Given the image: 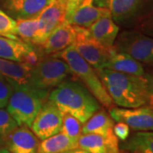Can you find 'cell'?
I'll use <instances>...</instances> for the list:
<instances>
[{"mask_svg":"<svg viewBox=\"0 0 153 153\" xmlns=\"http://www.w3.org/2000/svg\"><path fill=\"white\" fill-rule=\"evenodd\" d=\"M11 82L13 90L7 104V111L17 125L31 127L40 108L48 100L49 94L32 85H17Z\"/></svg>","mask_w":153,"mask_h":153,"instance_id":"obj_3","label":"cell"},{"mask_svg":"<svg viewBox=\"0 0 153 153\" xmlns=\"http://www.w3.org/2000/svg\"><path fill=\"white\" fill-rule=\"evenodd\" d=\"M75 35V27L64 22L53 30L38 47L45 55H55L72 45Z\"/></svg>","mask_w":153,"mask_h":153,"instance_id":"obj_13","label":"cell"},{"mask_svg":"<svg viewBox=\"0 0 153 153\" xmlns=\"http://www.w3.org/2000/svg\"><path fill=\"white\" fill-rule=\"evenodd\" d=\"M114 49L140 63L153 64V38L136 29H125L117 35Z\"/></svg>","mask_w":153,"mask_h":153,"instance_id":"obj_7","label":"cell"},{"mask_svg":"<svg viewBox=\"0 0 153 153\" xmlns=\"http://www.w3.org/2000/svg\"><path fill=\"white\" fill-rule=\"evenodd\" d=\"M75 27V40L73 47L82 59L96 71L104 68L111 49H105L94 41L88 34L87 28Z\"/></svg>","mask_w":153,"mask_h":153,"instance_id":"obj_8","label":"cell"},{"mask_svg":"<svg viewBox=\"0 0 153 153\" xmlns=\"http://www.w3.org/2000/svg\"><path fill=\"white\" fill-rule=\"evenodd\" d=\"M36 50L35 47L21 39L0 36V58L5 60L25 62L28 55Z\"/></svg>","mask_w":153,"mask_h":153,"instance_id":"obj_19","label":"cell"},{"mask_svg":"<svg viewBox=\"0 0 153 153\" xmlns=\"http://www.w3.org/2000/svg\"><path fill=\"white\" fill-rule=\"evenodd\" d=\"M0 153H10V151L7 149V148L4 147V148H0Z\"/></svg>","mask_w":153,"mask_h":153,"instance_id":"obj_33","label":"cell"},{"mask_svg":"<svg viewBox=\"0 0 153 153\" xmlns=\"http://www.w3.org/2000/svg\"><path fill=\"white\" fill-rule=\"evenodd\" d=\"M108 14V10L94 5V0H68L65 22L72 26L88 28Z\"/></svg>","mask_w":153,"mask_h":153,"instance_id":"obj_9","label":"cell"},{"mask_svg":"<svg viewBox=\"0 0 153 153\" xmlns=\"http://www.w3.org/2000/svg\"><path fill=\"white\" fill-rule=\"evenodd\" d=\"M82 123L73 116L62 112V127L60 132L76 142L82 134Z\"/></svg>","mask_w":153,"mask_h":153,"instance_id":"obj_25","label":"cell"},{"mask_svg":"<svg viewBox=\"0 0 153 153\" xmlns=\"http://www.w3.org/2000/svg\"><path fill=\"white\" fill-rule=\"evenodd\" d=\"M114 120L104 110L100 109L82 125V134H96L107 137L114 134Z\"/></svg>","mask_w":153,"mask_h":153,"instance_id":"obj_21","label":"cell"},{"mask_svg":"<svg viewBox=\"0 0 153 153\" xmlns=\"http://www.w3.org/2000/svg\"><path fill=\"white\" fill-rule=\"evenodd\" d=\"M152 91H153V88L152 87Z\"/></svg>","mask_w":153,"mask_h":153,"instance_id":"obj_34","label":"cell"},{"mask_svg":"<svg viewBox=\"0 0 153 153\" xmlns=\"http://www.w3.org/2000/svg\"><path fill=\"white\" fill-rule=\"evenodd\" d=\"M71 74L66 61L56 56L44 57L32 67L30 84L44 93L49 94Z\"/></svg>","mask_w":153,"mask_h":153,"instance_id":"obj_6","label":"cell"},{"mask_svg":"<svg viewBox=\"0 0 153 153\" xmlns=\"http://www.w3.org/2000/svg\"><path fill=\"white\" fill-rule=\"evenodd\" d=\"M149 105L152 107L153 109V91L152 90V93H151V95H150V99H149Z\"/></svg>","mask_w":153,"mask_h":153,"instance_id":"obj_32","label":"cell"},{"mask_svg":"<svg viewBox=\"0 0 153 153\" xmlns=\"http://www.w3.org/2000/svg\"><path fill=\"white\" fill-rule=\"evenodd\" d=\"M141 33L153 38V12L146 17L143 18L134 27Z\"/></svg>","mask_w":153,"mask_h":153,"instance_id":"obj_29","label":"cell"},{"mask_svg":"<svg viewBox=\"0 0 153 153\" xmlns=\"http://www.w3.org/2000/svg\"><path fill=\"white\" fill-rule=\"evenodd\" d=\"M77 147L90 153H122L118 139L114 134L107 137L96 134H81L77 140Z\"/></svg>","mask_w":153,"mask_h":153,"instance_id":"obj_17","label":"cell"},{"mask_svg":"<svg viewBox=\"0 0 153 153\" xmlns=\"http://www.w3.org/2000/svg\"><path fill=\"white\" fill-rule=\"evenodd\" d=\"M13 87L10 81L0 74V108H5L9 102Z\"/></svg>","mask_w":153,"mask_h":153,"instance_id":"obj_28","label":"cell"},{"mask_svg":"<svg viewBox=\"0 0 153 153\" xmlns=\"http://www.w3.org/2000/svg\"><path fill=\"white\" fill-rule=\"evenodd\" d=\"M54 0H4L6 13L14 20L37 18Z\"/></svg>","mask_w":153,"mask_h":153,"instance_id":"obj_14","label":"cell"},{"mask_svg":"<svg viewBox=\"0 0 153 153\" xmlns=\"http://www.w3.org/2000/svg\"><path fill=\"white\" fill-rule=\"evenodd\" d=\"M16 34L23 42L34 46L35 38L38 30V20L37 18L16 20Z\"/></svg>","mask_w":153,"mask_h":153,"instance_id":"obj_24","label":"cell"},{"mask_svg":"<svg viewBox=\"0 0 153 153\" xmlns=\"http://www.w3.org/2000/svg\"><path fill=\"white\" fill-rule=\"evenodd\" d=\"M68 0H54L38 16V30L34 46H40L50 33L65 22Z\"/></svg>","mask_w":153,"mask_h":153,"instance_id":"obj_12","label":"cell"},{"mask_svg":"<svg viewBox=\"0 0 153 153\" xmlns=\"http://www.w3.org/2000/svg\"><path fill=\"white\" fill-rule=\"evenodd\" d=\"M61 112L69 113L83 124L96 111L101 109L100 103L83 83L75 78H66L49 94Z\"/></svg>","mask_w":153,"mask_h":153,"instance_id":"obj_2","label":"cell"},{"mask_svg":"<svg viewBox=\"0 0 153 153\" xmlns=\"http://www.w3.org/2000/svg\"><path fill=\"white\" fill-rule=\"evenodd\" d=\"M96 71L113 104L123 108H135L149 103L152 83L145 76H135L106 68Z\"/></svg>","mask_w":153,"mask_h":153,"instance_id":"obj_1","label":"cell"},{"mask_svg":"<svg viewBox=\"0 0 153 153\" xmlns=\"http://www.w3.org/2000/svg\"><path fill=\"white\" fill-rule=\"evenodd\" d=\"M77 147V142L60 132L39 142L36 153H61Z\"/></svg>","mask_w":153,"mask_h":153,"instance_id":"obj_23","label":"cell"},{"mask_svg":"<svg viewBox=\"0 0 153 153\" xmlns=\"http://www.w3.org/2000/svg\"><path fill=\"white\" fill-rule=\"evenodd\" d=\"M109 115L114 122H122L135 131H153V109L149 105L135 108L111 107Z\"/></svg>","mask_w":153,"mask_h":153,"instance_id":"obj_11","label":"cell"},{"mask_svg":"<svg viewBox=\"0 0 153 153\" xmlns=\"http://www.w3.org/2000/svg\"><path fill=\"white\" fill-rule=\"evenodd\" d=\"M104 68L135 76L146 75L145 68L142 63L132 58L131 56L127 54L117 51L114 47L110 52Z\"/></svg>","mask_w":153,"mask_h":153,"instance_id":"obj_18","label":"cell"},{"mask_svg":"<svg viewBox=\"0 0 153 153\" xmlns=\"http://www.w3.org/2000/svg\"><path fill=\"white\" fill-rule=\"evenodd\" d=\"M16 21L10 17L5 11L0 9V36L13 39H20L16 34Z\"/></svg>","mask_w":153,"mask_h":153,"instance_id":"obj_27","label":"cell"},{"mask_svg":"<svg viewBox=\"0 0 153 153\" xmlns=\"http://www.w3.org/2000/svg\"><path fill=\"white\" fill-rule=\"evenodd\" d=\"M62 112L51 100H47L40 108L31 125L32 131L43 140L61 131Z\"/></svg>","mask_w":153,"mask_h":153,"instance_id":"obj_10","label":"cell"},{"mask_svg":"<svg viewBox=\"0 0 153 153\" xmlns=\"http://www.w3.org/2000/svg\"><path fill=\"white\" fill-rule=\"evenodd\" d=\"M61 153H90L87 152V151H85V150H83V149H81V148L79 147H76V148H73V149H70V150H67L66 152H63Z\"/></svg>","mask_w":153,"mask_h":153,"instance_id":"obj_31","label":"cell"},{"mask_svg":"<svg viewBox=\"0 0 153 153\" xmlns=\"http://www.w3.org/2000/svg\"><path fill=\"white\" fill-rule=\"evenodd\" d=\"M113 133L116 137L121 141L126 140L130 134V128L124 123L117 122L113 126Z\"/></svg>","mask_w":153,"mask_h":153,"instance_id":"obj_30","label":"cell"},{"mask_svg":"<svg viewBox=\"0 0 153 153\" xmlns=\"http://www.w3.org/2000/svg\"><path fill=\"white\" fill-rule=\"evenodd\" d=\"M94 5L108 10L119 27L134 28L153 12V0H94Z\"/></svg>","mask_w":153,"mask_h":153,"instance_id":"obj_5","label":"cell"},{"mask_svg":"<svg viewBox=\"0 0 153 153\" xmlns=\"http://www.w3.org/2000/svg\"><path fill=\"white\" fill-rule=\"evenodd\" d=\"M4 144L10 153H36L39 139L27 126H17L6 138Z\"/></svg>","mask_w":153,"mask_h":153,"instance_id":"obj_15","label":"cell"},{"mask_svg":"<svg viewBox=\"0 0 153 153\" xmlns=\"http://www.w3.org/2000/svg\"><path fill=\"white\" fill-rule=\"evenodd\" d=\"M17 123L7 110L0 108V145L4 144L6 138L17 128Z\"/></svg>","mask_w":153,"mask_h":153,"instance_id":"obj_26","label":"cell"},{"mask_svg":"<svg viewBox=\"0 0 153 153\" xmlns=\"http://www.w3.org/2000/svg\"><path fill=\"white\" fill-rule=\"evenodd\" d=\"M54 55L66 61L71 69V73L83 83L100 104L108 109L112 107L113 102L99 77L96 70L82 59L74 49L73 45L67 47Z\"/></svg>","mask_w":153,"mask_h":153,"instance_id":"obj_4","label":"cell"},{"mask_svg":"<svg viewBox=\"0 0 153 153\" xmlns=\"http://www.w3.org/2000/svg\"><path fill=\"white\" fill-rule=\"evenodd\" d=\"M120 149L129 153H153V131H137L121 144Z\"/></svg>","mask_w":153,"mask_h":153,"instance_id":"obj_22","label":"cell"},{"mask_svg":"<svg viewBox=\"0 0 153 153\" xmlns=\"http://www.w3.org/2000/svg\"><path fill=\"white\" fill-rule=\"evenodd\" d=\"M32 67L25 62L0 58V74L17 85H31L30 76Z\"/></svg>","mask_w":153,"mask_h":153,"instance_id":"obj_20","label":"cell"},{"mask_svg":"<svg viewBox=\"0 0 153 153\" xmlns=\"http://www.w3.org/2000/svg\"><path fill=\"white\" fill-rule=\"evenodd\" d=\"M88 29V34L94 41L105 49H111L120 30L111 14L105 15L93 23Z\"/></svg>","mask_w":153,"mask_h":153,"instance_id":"obj_16","label":"cell"}]
</instances>
